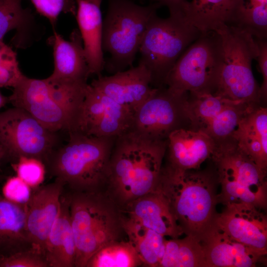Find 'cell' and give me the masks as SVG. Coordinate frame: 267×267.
Listing matches in <instances>:
<instances>
[{
    "instance_id": "6da1fadb",
    "label": "cell",
    "mask_w": 267,
    "mask_h": 267,
    "mask_svg": "<svg viewBox=\"0 0 267 267\" xmlns=\"http://www.w3.org/2000/svg\"><path fill=\"white\" fill-rule=\"evenodd\" d=\"M167 146V140L131 131L116 138L104 190L121 209L155 190Z\"/></svg>"
},
{
    "instance_id": "7a4b0ae2",
    "label": "cell",
    "mask_w": 267,
    "mask_h": 267,
    "mask_svg": "<svg viewBox=\"0 0 267 267\" xmlns=\"http://www.w3.org/2000/svg\"><path fill=\"white\" fill-rule=\"evenodd\" d=\"M218 183L215 171L181 170L166 164L155 189L165 198L183 234L200 242L217 214Z\"/></svg>"
},
{
    "instance_id": "3957f363",
    "label": "cell",
    "mask_w": 267,
    "mask_h": 267,
    "mask_svg": "<svg viewBox=\"0 0 267 267\" xmlns=\"http://www.w3.org/2000/svg\"><path fill=\"white\" fill-rule=\"evenodd\" d=\"M64 145L55 149L46 165L51 176L72 192L104 190L111 154L117 137L69 133Z\"/></svg>"
},
{
    "instance_id": "277c9868",
    "label": "cell",
    "mask_w": 267,
    "mask_h": 267,
    "mask_svg": "<svg viewBox=\"0 0 267 267\" xmlns=\"http://www.w3.org/2000/svg\"><path fill=\"white\" fill-rule=\"evenodd\" d=\"M76 245L75 267H86L99 249L126 236L120 207L103 190L68 191Z\"/></svg>"
},
{
    "instance_id": "5b68a950",
    "label": "cell",
    "mask_w": 267,
    "mask_h": 267,
    "mask_svg": "<svg viewBox=\"0 0 267 267\" xmlns=\"http://www.w3.org/2000/svg\"><path fill=\"white\" fill-rule=\"evenodd\" d=\"M215 31L220 38L222 59L213 94L252 107L262 105L260 86L252 70L259 53L255 38L232 25L222 24Z\"/></svg>"
},
{
    "instance_id": "8992f818",
    "label": "cell",
    "mask_w": 267,
    "mask_h": 267,
    "mask_svg": "<svg viewBox=\"0 0 267 267\" xmlns=\"http://www.w3.org/2000/svg\"><path fill=\"white\" fill-rule=\"evenodd\" d=\"M161 5H138L130 0H109L103 20L102 45L110 55L104 68L111 74L132 67L147 27Z\"/></svg>"
},
{
    "instance_id": "52a82bcc",
    "label": "cell",
    "mask_w": 267,
    "mask_h": 267,
    "mask_svg": "<svg viewBox=\"0 0 267 267\" xmlns=\"http://www.w3.org/2000/svg\"><path fill=\"white\" fill-rule=\"evenodd\" d=\"M211 158L221 186L219 202L225 206L241 205L266 209L267 170L243 152L231 137L217 144Z\"/></svg>"
},
{
    "instance_id": "ba28073f",
    "label": "cell",
    "mask_w": 267,
    "mask_h": 267,
    "mask_svg": "<svg viewBox=\"0 0 267 267\" xmlns=\"http://www.w3.org/2000/svg\"><path fill=\"white\" fill-rule=\"evenodd\" d=\"M202 33L182 13L170 14L167 18L156 14L152 17L138 51V64L149 71L152 87L165 86L166 78L176 61Z\"/></svg>"
},
{
    "instance_id": "9c48e42d",
    "label": "cell",
    "mask_w": 267,
    "mask_h": 267,
    "mask_svg": "<svg viewBox=\"0 0 267 267\" xmlns=\"http://www.w3.org/2000/svg\"><path fill=\"white\" fill-rule=\"evenodd\" d=\"M222 59L218 34L202 33L176 61L166 78L165 86L181 92L213 94Z\"/></svg>"
},
{
    "instance_id": "30bf717a",
    "label": "cell",
    "mask_w": 267,
    "mask_h": 267,
    "mask_svg": "<svg viewBox=\"0 0 267 267\" xmlns=\"http://www.w3.org/2000/svg\"><path fill=\"white\" fill-rule=\"evenodd\" d=\"M12 88L8 99L13 106L24 109L52 132L73 130L69 112L72 95L67 87L23 75Z\"/></svg>"
},
{
    "instance_id": "8fae6325",
    "label": "cell",
    "mask_w": 267,
    "mask_h": 267,
    "mask_svg": "<svg viewBox=\"0 0 267 267\" xmlns=\"http://www.w3.org/2000/svg\"><path fill=\"white\" fill-rule=\"evenodd\" d=\"M57 133L43 126L24 109L13 106L0 112V143L7 157L40 160L46 165L55 149Z\"/></svg>"
},
{
    "instance_id": "7c38bea8",
    "label": "cell",
    "mask_w": 267,
    "mask_h": 267,
    "mask_svg": "<svg viewBox=\"0 0 267 267\" xmlns=\"http://www.w3.org/2000/svg\"><path fill=\"white\" fill-rule=\"evenodd\" d=\"M188 93L166 86L156 88L134 113L129 131L149 138L167 140L173 131L189 129L186 111Z\"/></svg>"
},
{
    "instance_id": "4fadbf2b",
    "label": "cell",
    "mask_w": 267,
    "mask_h": 267,
    "mask_svg": "<svg viewBox=\"0 0 267 267\" xmlns=\"http://www.w3.org/2000/svg\"><path fill=\"white\" fill-rule=\"evenodd\" d=\"M253 107L209 92L188 93L186 111L189 128L203 132L217 144L230 137Z\"/></svg>"
},
{
    "instance_id": "5bb4252c",
    "label": "cell",
    "mask_w": 267,
    "mask_h": 267,
    "mask_svg": "<svg viewBox=\"0 0 267 267\" xmlns=\"http://www.w3.org/2000/svg\"><path fill=\"white\" fill-rule=\"evenodd\" d=\"M133 117L129 110L88 84L72 132L95 136L117 137L130 130Z\"/></svg>"
},
{
    "instance_id": "9a60e30c",
    "label": "cell",
    "mask_w": 267,
    "mask_h": 267,
    "mask_svg": "<svg viewBox=\"0 0 267 267\" xmlns=\"http://www.w3.org/2000/svg\"><path fill=\"white\" fill-rule=\"evenodd\" d=\"M263 209L245 205L225 206L213 225L228 236L258 252L267 253V220Z\"/></svg>"
},
{
    "instance_id": "2e32d148",
    "label": "cell",
    "mask_w": 267,
    "mask_h": 267,
    "mask_svg": "<svg viewBox=\"0 0 267 267\" xmlns=\"http://www.w3.org/2000/svg\"><path fill=\"white\" fill-rule=\"evenodd\" d=\"M90 85L134 115L156 89L151 86L149 71L140 64L109 76H99Z\"/></svg>"
},
{
    "instance_id": "e0dca14e",
    "label": "cell",
    "mask_w": 267,
    "mask_h": 267,
    "mask_svg": "<svg viewBox=\"0 0 267 267\" xmlns=\"http://www.w3.org/2000/svg\"><path fill=\"white\" fill-rule=\"evenodd\" d=\"M27 205L26 226L32 249L44 256L46 241L59 214L64 184L54 179L34 189Z\"/></svg>"
},
{
    "instance_id": "ac0fdd59",
    "label": "cell",
    "mask_w": 267,
    "mask_h": 267,
    "mask_svg": "<svg viewBox=\"0 0 267 267\" xmlns=\"http://www.w3.org/2000/svg\"><path fill=\"white\" fill-rule=\"evenodd\" d=\"M47 43L52 48L54 61L53 72L47 78L58 84L87 83L90 74L79 29L72 31L68 41L54 31Z\"/></svg>"
},
{
    "instance_id": "d6986e66",
    "label": "cell",
    "mask_w": 267,
    "mask_h": 267,
    "mask_svg": "<svg viewBox=\"0 0 267 267\" xmlns=\"http://www.w3.org/2000/svg\"><path fill=\"white\" fill-rule=\"evenodd\" d=\"M167 141V164L181 170H198L205 160L211 158L217 147L209 135L189 128L173 131Z\"/></svg>"
},
{
    "instance_id": "ffe728a7",
    "label": "cell",
    "mask_w": 267,
    "mask_h": 267,
    "mask_svg": "<svg viewBox=\"0 0 267 267\" xmlns=\"http://www.w3.org/2000/svg\"><path fill=\"white\" fill-rule=\"evenodd\" d=\"M206 267H254L266 255L232 239L213 225L200 242Z\"/></svg>"
},
{
    "instance_id": "44dd1931",
    "label": "cell",
    "mask_w": 267,
    "mask_h": 267,
    "mask_svg": "<svg viewBox=\"0 0 267 267\" xmlns=\"http://www.w3.org/2000/svg\"><path fill=\"white\" fill-rule=\"evenodd\" d=\"M123 214L165 237L177 238L183 234L165 198L155 189L129 203Z\"/></svg>"
},
{
    "instance_id": "7402d4cb",
    "label": "cell",
    "mask_w": 267,
    "mask_h": 267,
    "mask_svg": "<svg viewBox=\"0 0 267 267\" xmlns=\"http://www.w3.org/2000/svg\"><path fill=\"white\" fill-rule=\"evenodd\" d=\"M76 18L83 42L89 74L101 76L105 61L102 49V0H75Z\"/></svg>"
},
{
    "instance_id": "603a6c76",
    "label": "cell",
    "mask_w": 267,
    "mask_h": 267,
    "mask_svg": "<svg viewBox=\"0 0 267 267\" xmlns=\"http://www.w3.org/2000/svg\"><path fill=\"white\" fill-rule=\"evenodd\" d=\"M45 257L49 267H75L76 245L70 212L69 191L61 195L59 214L49 233Z\"/></svg>"
},
{
    "instance_id": "cb8c5ba5",
    "label": "cell",
    "mask_w": 267,
    "mask_h": 267,
    "mask_svg": "<svg viewBox=\"0 0 267 267\" xmlns=\"http://www.w3.org/2000/svg\"><path fill=\"white\" fill-rule=\"evenodd\" d=\"M231 138L239 148L263 169L267 168V108L260 105L242 118Z\"/></svg>"
},
{
    "instance_id": "d4e9b609",
    "label": "cell",
    "mask_w": 267,
    "mask_h": 267,
    "mask_svg": "<svg viewBox=\"0 0 267 267\" xmlns=\"http://www.w3.org/2000/svg\"><path fill=\"white\" fill-rule=\"evenodd\" d=\"M27 205L11 202L0 194V256L32 249L26 226Z\"/></svg>"
},
{
    "instance_id": "484cf974",
    "label": "cell",
    "mask_w": 267,
    "mask_h": 267,
    "mask_svg": "<svg viewBox=\"0 0 267 267\" xmlns=\"http://www.w3.org/2000/svg\"><path fill=\"white\" fill-rule=\"evenodd\" d=\"M22 0H0V41L16 30L11 40L17 48H25L37 39L36 22L31 9L24 8Z\"/></svg>"
},
{
    "instance_id": "4316f807",
    "label": "cell",
    "mask_w": 267,
    "mask_h": 267,
    "mask_svg": "<svg viewBox=\"0 0 267 267\" xmlns=\"http://www.w3.org/2000/svg\"><path fill=\"white\" fill-rule=\"evenodd\" d=\"M236 0H192L185 10L186 19L202 33L229 24Z\"/></svg>"
},
{
    "instance_id": "83f0119b",
    "label": "cell",
    "mask_w": 267,
    "mask_h": 267,
    "mask_svg": "<svg viewBox=\"0 0 267 267\" xmlns=\"http://www.w3.org/2000/svg\"><path fill=\"white\" fill-rule=\"evenodd\" d=\"M123 226L127 240L136 251L144 267H159L164 252L165 237L124 214Z\"/></svg>"
},
{
    "instance_id": "f1b7e54d",
    "label": "cell",
    "mask_w": 267,
    "mask_h": 267,
    "mask_svg": "<svg viewBox=\"0 0 267 267\" xmlns=\"http://www.w3.org/2000/svg\"><path fill=\"white\" fill-rule=\"evenodd\" d=\"M159 267H206L200 241L187 235L183 238L166 239Z\"/></svg>"
},
{
    "instance_id": "f546056e",
    "label": "cell",
    "mask_w": 267,
    "mask_h": 267,
    "mask_svg": "<svg viewBox=\"0 0 267 267\" xmlns=\"http://www.w3.org/2000/svg\"><path fill=\"white\" fill-rule=\"evenodd\" d=\"M257 39H267V0H236L230 23Z\"/></svg>"
},
{
    "instance_id": "4dcf8cb0",
    "label": "cell",
    "mask_w": 267,
    "mask_h": 267,
    "mask_svg": "<svg viewBox=\"0 0 267 267\" xmlns=\"http://www.w3.org/2000/svg\"><path fill=\"white\" fill-rule=\"evenodd\" d=\"M144 267L136 251L128 240L113 241L97 251L86 267Z\"/></svg>"
},
{
    "instance_id": "1f68e13d",
    "label": "cell",
    "mask_w": 267,
    "mask_h": 267,
    "mask_svg": "<svg viewBox=\"0 0 267 267\" xmlns=\"http://www.w3.org/2000/svg\"><path fill=\"white\" fill-rule=\"evenodd\" d=\"M23 75L15 51L3 40L0 41V88H13Z\"/></svg>"
},
{
    "instance_id": "d6a6232c",
    "label": "cell",
    "mask_w": 267,
    "mask_h": 267,
    "mask_svg": "<svg viewBox=\"0 0 267 267\" xmlns=\"http://www.w3.org/2000/svg\"><path fill=\"white\" fill-rule=\"evenodd\" d=\"M16 176L34 189L41 185L45 175L44 162L32 157H21L12 164Z\"/></svg>"
},
{
    "instance_id": "836d02e7",
    "label": "cell",
    "mask_w": 267,
    "mask_h": 267,
    "mask_svg": "<svg viewBox=\"0 0 267 267\" xmlns=\"http://www.w3.org/2000/svg\"><path fill=\"white\" fill-rule=\"evenodd\" d=\"M37 12L47 18L54 29L61 13L76 16L75 0H30Z\"/></svg>"
},
{
    "instance_id": "e575fe53",
    "label": "cell",
    "mask_w": 267,
    "mask_h": 267,
    "mask_svg": "<svg viewBox=\"0 0 267 267\" xmlns=\"http://www.w3.org/2000/svg\"><path fill=\"white\" fill-rule=\"evenodd\" d=\"M0 267H49L45 256L33 249L0 257Z\"/></svg>"
},
{
    "instance_id": "d590c367",
    "label": "cell",
    "mask_w": 267,
    "mask_h": 267,
    "mask_svg": "<svg viewBox=\"0 0 267 267\" xmlns=\"http://www.w3.org/2000/svg\"><path fill=\"white\" fill-rule=\"evenodd\" d=\"M32 188L17 176L9 178L2 188V195L7 200L26 205L31 195Z\"/></svg>"
},
{
    "instance_id": "8d00e7d4",
    "label": "cell",
    "mask_w": 267,
    "mask_h": 267,
    "mask_svg": "<svg viewBox=\"0 0 267 267\" xmlns=\"http://www.w3.org/2000/svg\"><path fill=\"white\" fill-rule=\"evenodd\" d=\"M259 53L257 57L259 69L263 77V83L260 87V97L262 103H265L267 96V39L255 38Z\"/></svg>"
},
{
    "instance_id": "74e56055",
    "label": "cell",
    "mask_w": 267,
    "mask_h": 267,
    "mask_svg": "<svg viewBox=\"0 0 267 267\" xmlns=\"http://www.w3.org/2000/svg\"><path fill=\"white\" fill-rule=\"evenodd\" d=\"M155 2L159 3L161 6H167L170 14L182 13L184 14V10L188 2L187 0H152Z\"/></svg>"
},
{
    "instance_id": "f35d334b",
    "label": "cell",
    "mask_w": 267,
    "mask_h": 267,
    "mask_svg": "<svg viewBox=\"0 0 267 267\" xmlns=\"http://www.w3.org/2000/svg\"><path fill=\"white\" fill-rule=\"evenodd\" d=\"M9 102L8 97L5 96L0 91V109Z\"/></svg>"
},
{
    "instance_id": "ab89813d",
    "label": "cell",
    "mask_w": 267,
    "mask_h": 267,
    "mask_svg": "<svg viewBox=\"0 0 267 267\" xmlns=\"http://www.w3.org/2000/svg\"><path fill=\"white\" fill-rule=\"evenodd\" d=\"M6 157H7L6 152L4 148H3V147L0 143V165L3 159L6 158Z\"/></svg>"
},
{
    "instance_id": "60d3db41",
    "label": "cell",
    "mask_w": 267,
    "mask_h": 267,
    "mask_svg": "<svg viewBox=\"0 0 267 267\" xmlns=\"http://www.w3.org/2000/svg\"><path fill=\"white\" fill-rule=\"evenodd\" d=\"M0 257H1V256H0Z\"/></svg>"
}]
</instances>
